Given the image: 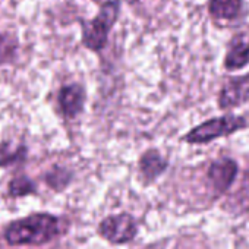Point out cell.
<instances>
[{"label": "cell", "instance_id": "5", "mask_svg": "<svg viewBox=\"0 0 249 249\" xmlns=\"http://www.w3.org/2000/svg\"><path fill=\"white\" fill-rule=\"evenodd\" d=\"M249 101V73L231 78L221 88L218 104L221 108H233Z\"/></svg>", "mask_w": 249, "mask_h": 249}, {"label": "cell", "instance_id": "13", "mask_svg": "<svg viewBox=\"0 0 249 249\" xmlns=\"http://www.w3.org/2000/svg\"><path fill=\"white\" fill-rule=\"evenodd\" d=\"M19 41L17 36H12L9 33L0 34V66L11 63L18 52Z\"/></svg>", "mask_w": 249, "mask_h": 249}, {"label": "cell", "instance_id": "14", "mask_svg": "<svg viewBox=\"0 0 249 249\" xmlns=\"http://www.w3.org/2000/svg\"><path fill=\"white\" fill-rule=\"evenodd\" d=\"M37 189H36V185L34 182L28 178V176H18V178H14L9 185H8V192L11 196L14 198H21V196H25V195H30V194H34Z\"/></svg>", "mask_w": 249, "mask_h": 249}, {"label": "cell", "instance_id": "2", "mask_svg": "<svg viewBox=\"0 0 249 249\" xmlns=\"http://www.w3.org/2000/svg\"><path fill=\"white\" fill-rule=\"evenodd\" d=\"M120 12V0H107L100 6L95 18L81 21L82 44L91 52H101L107 43L108 33L116 24Z\"/></svg>", "mask_w": 249, "mask_h": 249}, {"label": "cell", "instance_id": "7", "mask_svg": "<svg viewBox=\"0 0 249 249\" xmlns=\"http://www.w3.org/2000/svg\"><path fill=\"white\" fill-rule=\"evenodd\" d=\"M236 175H237V164L231 159L217 160L208 169V179L213 183L215 192L218 194L226 192L231 186Z\"/></svg>", "mask_w": 249, "mask_h": 249}, {"label": "cell", "instance_id": "11", "mask_svg": "<svg viewBox=\"0 0 249 249\" xmlns=\"http://www.w3.org/2000/svg\"><path fill=\"white\" fill-rule=\"evenodd\" d=\"M27 145H14L11 141H3L0 144V167H9L17 163H22L27 160Z\"/></svg>", "mask_w": 249, "mask_h": 249}, {"label": "cell", "instance_id": "1", "mask_svg": "<svg viewBox=\"0 0 249 249\" xmlns=\"http://www.w3.org/2000/svg\"><path fill=\"white\" fill-rule=\"evenodd\" d=\"M60 233L59 220L47 213L33 214L8 226L5 237L11 245H43Z\"/></svg>", "mask_w": 249, "mask_h": 249}, {"label": "cell", "instance_id": "6", "mask_svg": "<svg viewBox=\"0 0 249 249\" xmlns=\"http://www.w3.org/2000/svg\"><path fill=\"white\" fill-rule=\"evenodd\" d=\"M57 100H59L62 114L66 119H75L78 114L84 111V106L87 100L85 89L79 84L65 85L60 88Z\"/></svg>", "mask_w": 249, "mask_h": 249}, {"label": "cell", "instance_id": "10", "mask_svg": "<svg viewBox=\"0 0 249 249\" xmlns=\"http://www.w3.org/2000/svg\"><path fill=\"white\" fill-rule=\"evenodd\" d=\"M208 9L215 19H234L242 11V0H210Z\"/></svg>", "mask_w": 249, "mask_h": 249}, {"label": "cell", "instance_id": "3", "mask_svg": "<svg viewBox=\"0 0 249 249\" xmlns=\"http://www.w3.org/2000/svg\"><path fill=\"white\" fill-rule=\"evenodd\" d=\"M245 126H246L245 117L226 114V116L214 117L211 120L201 123L199 126L194 128L183 137V141L188 144H208L215 138L234 134Z\"/></svg>", "mask_w": 249, "mask_h": 249}, {"label": "cell", "instance_id": "15", "mask_svg": "<svg viewBox=\"0 0 249 249\" xmlns=\"http://www.w3.org/2000/svg\"><path fill=\"white\" fill-rule=\"evenodd\" d=\"M245 179H246V183L249 185V172L246 173V176H245Z\"/></svg>", "mask_w": 249, "mask_h": 249}, {"label": "cell", "instance_id": "12", "mask_svg": "<svg viewBox=\"0 0 249 249\" xmlns=\"http://www.w3.org/2000/svg\"><path fill=\"white\" fill-rule=\"evenodd\" d=\"M72 172L66 167H62V166H53L50 172L46 173L44 176V180L46 183L54 189V191H63L72 180Z\"/></svg>", "mask_w": 249, "mask_h": 249}, {"label": "cell", "instance_id": "8", "mask_svg": "<svg viewBox=\"0 0 249 249\" xmlns=\"http://www.w3.org/2000/svg\"><path fill=\"white\" fill-rule=\"evenodd\" d=\"M249 63V37L236 36L229 47L224 59V68L227 71H237Z\"/></svg>", "mask_w": 249, "mask_h": 249}, {"label": "cell", "instance_id": "4", "mask_svg": "<svg viewBox=\"0 0 249 249\" xmlns=\"http://www.w3.org/2000/svg\"><path fill=\"white\" fill-rule=\"evenodd\" d=\"M98 231L111 243H126L137 236V223L129 214L110 215L100 223Z\"/></svg>", "mask_w": 249, "mask_h": 249}, {"label": "cell", "instance_id": "9", "mask_svg": "<svg viewBox=\"0 0 249 249\" xmlns=\"http://www.w3.org/2000/svg\"><path fill=\"white\" fill-rule=\"evenodd\" d=\"M167 169V160L163 159L159 150L150 148L140 159V170L147 180H154Z\"/></svg>", "mask_w": 249, "mask_h": 249}]
</instances>
